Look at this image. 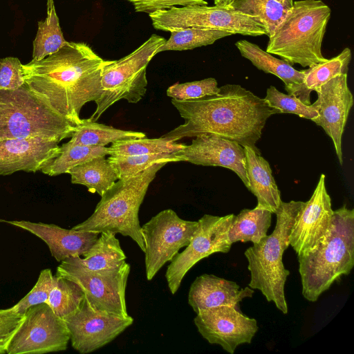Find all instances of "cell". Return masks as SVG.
I'll use <instances>...</instances> for the list:
<instances>
[{"label":"cell","mask_w":354,"mask_h":354,"mask_svg":"<svg viewBox=\"0 0 354 354\" xmlns=\"http://www.w3.org/2000/svg\"><path fill=\"white\" fill-rule=\"evenodd\" d=\"M185 122L161 137L177 142L183 138L212 134L259 151L267 120L276 111L263 98L238 84H225L216 94L189 100H171Z\"/></svg>","instance_id":"obj_1"},{"label":"cell","mask_w":354,"mask_h":354,"mask_svg":"<svg viewBox=\"0 0 354 354\" xmlns=\"http://www.w3.org/2000/svg\"><path fill=\"white\" fill-rule=\"evenodd\" d=\"M102 59L86 43L68 41L41 60L23 64L25 82L74 126L80 124L82 106L102 92Z\"/></svg>","instance_id":"obj_2"},{"label":"cell","mask_w":354,"mask_h":354,"mask_svg":"<svg viewBox=\"0 0 354 354\" xmlns=\"http://www.w3.org/2000/svg\"><path fill=\"white\" fill-rule=\"evenodd\" d=\"M302 295L309 301L319 296L354 266V210L333 211L329 230L313 248L298 255Z\"/></svg>","instance_id":"obj_3"},{"label":"cell","mask_w":354,"mask_h":354,"mask_svg":"<svg viewBox=\"0 0 354 354\" xmlns=\"http://www.w3.org/2000/svg\"><path fill=\"white\" fill-rule=\"evenodd\" d=\"M330 14V8L321 0L294 1L269 37L266 50L302 67L326 61L322 46Z\"/></svg>","instance_id":"obj_4"},{"label":"cell","mask_w":354,"mask_h":354,"mask_svg":"<svg viewBox=\"0 0 354 354\" xmlns=\"http://www.w3.org/2000/svg\"><path fill=\"white\" fill-rule=\"evenodd\" d=\"M304 202L281 201L275 213L274 231L244 252L250 272L249 287L261 291L268 301L273 302L283 314L288 313L284 286L289 270L283 263V252L290 245V234L295 218Z\"/></svg>","instance_id":"obj_5"},{"label":"cell","mask_w":354,"mask_h":354,"mask_svg":"<svg viewBox=\"0 0 354 354\" xmlns=\"http://www.w3.org/2000/svg\"><path fill=\"white\" fill-rule=\"evenodd\" d=\"M165 165L154 164L134 176L118 179L101 196L93 213L72 229L98 233L109 231L129 236L144 252L138 212L149 185Z\"/></svg>","instance_id":"obj_6"},{"label":"cell","mask_w":354,"mask_h":354,"mask_svg":"<svg viewBox=\"0 0 354 354\" xmlns=\"http://www.w3.org/2000/svg\"><path fill=\"white\" fill-rule=\"evenodd\" d=\"M75 128L26 82L16 89H0V141L41 138L59 142Z\"/></svg>","instance_id":"obj_7"},{"label":"cell","mask_w":354,"mask_h":354,"mask_svg":"<svg viewBox=\"0 0 354 354\" xmlns=\"http://www.w3.org/2000/svg\"><path fill=\"white\" fill-rule=\"evenodd\" d=\"M166 39L153 34L131 53L106 64L102 74V92L95 101L96 109L89 120L96 122L111 105L120 100L138 103L147 91V67Z\"/></svg>","instance_id":"obj_8"},{"label":"cell","mask_w":354,"mask_h":354,"mask_svg":"<svg viewBox=\"0 0 354 354\" xmlns=\"http://www.w3.org/2000/svg\"><path fill=\"white\" fill-rule=\"evenodd\" d=\"M153 28L166 32L187 28L226 31L231 35H266L263 26L251 17L232 8L214 5L173 7L149 14Z\"/></svg>","instance_id":"obj_9"},{"label":"cell","mask_w":354,"mask_h":354,"mask_svg":"<svg viewBox=\"0 0 354 354\" xmlns=\"http://www.w3.org/2000/svg\"><path fill=\"white\" fill-rule=\"evenodd\" d=\"M130 270L131 266L126 261L113 268L88 270L76 257L62 261L57 268L55 275L77 283L93 308L119 316H128L126 288Z\"/></svg>","instance_id":"obj_10"},{"label":"cell","mask_w":354,"mask_h":354,"mask_svg":"<svg viewBox=\"0 0 354 354\" xmlns=\"http://www.w3.org/2000/svg\"><path fill=\"white\" fill-rule=\"evenodd\" d=\"M197 221L180 218L171 209H164L141 226L145 243V274L151 280L165 264L190 242Z\"/></svg>","instance_id":"obj_11"},{"label":"cell","mask_w":354,"mask_h":354,"mask_svg":"<svg viewBox=\"0 0 354 354\" xmlns=\"http://www.w3.org/2000/svg\"><path fill=\"white\" fill-rule=\"evenodd\" d=\"M234 216L205 214L198 221V228L189 243L167 266L165 278L172 295L178 291L183 278L198 261L214 253L230 251L232 244L228 238V230Z\"/></svg>","instance_id":"obj_12"},{"label":"cell","mask_w":354,"mask_h":354,"mask_svg":"<svg viewBox=\"0 0 354 354\" xmlns=\"http://www.w3.org/2000/svg\"><path fill=\"white\" fill-rule=\"evenodd\" d=\"M70 341L64 319L46 304L29 308L10 341L7 354H41L65 351Z\"/></svg>","instance_id":"obj_13"},{"label":"cell","mask_w":354,"mask_h":354,"mask_svg":"<svg viewBox=\"0 0 354 354\" xmlns=\"http://www.w3.org/2000/svg\"><path fill=\"white\" fill-rule=\"evenodd\" d=\"M63 319L72 347L82 354L108 344L133 322L130 315L119 316L93 308L86 298L79 309Z\"/></svg>","instance_id":"obj_14"},{"label":"cell","mask_w":354,"mask_h":354,"mask_svg":"<svg viewBox=\"0 0 354 354\" xmlns=\"http://www.w3.org/2000/svg\"><path fill=\"white\" fill-rule=\"evenodd\" d=\"M194 322L209 344H218L230 354L239 345L250 344L259 329L255 319L229 306L202 310L196 313Z\"/></svg>","instance_id":"obj_15"},{"label":"cell","mask_w":354,"mask_h":354,"mask_svg":"<svg viewBox=\"0 0 354 354\" xmlns=\"http://www.w3.org/2000/svg\"><path fill=\"white\" fill-rule=\"evenodd\" d=\"M347 80V74L340 75L315 89L317 99L311 104L318 113V117L313 121L332 140L340 165L343 164L342 138L353 105Z\"/></svg>","instance_id":"obj_16"},{"label":"cell","mask_w":354,"mask_h":354,"mask_svg":"<svg viewBox=\"0 0 354 354\" xmlns=\"http://www.w3.org/2000/svg\"><path fill=\"white\" fill-rule=\"evenodd\" d=\"M322 174L310 198L304 203L290 234V245L297 255L316 245L329 230L333 214L331 199Z\"/></svg>","instance_id":"obj_17"},{"label":"cell","mask_w":354,"mask_h":354,"mask_svg":"<svg viewBox=\"0 0 354 354\" xmlns=\"http://www.w3.org/2000/svg\"><path fill=\"white\" fill-rule=\"evenodd\" d=\"M174 154L180 162L229 169L240 178L246 187L248 186L245 149L236 142L212 134H201Z\"/></svg>","instance_id":"obj_18"},{"label":"cell","mask_w":354,"mask_h":354,"mask_svg":"<svg viewBox=\"0 0 354 354\" xmlns=\"http://www.w3.org/2000/svg\"><path fill=\"white\" fill-rule=\"evenodd\" d=\"M58 142L41 138L8 139L0 141V175L18 171L36 172L56 158Z\"/></svg>","instance_id":"obj_19"},{"label":"cell","mask_w":354,"mask_h":354,"mask_svg":"<svg viewBox=\"0 0 354 354\" xmlns=\"http://www.w3.org/2000/svg\"><path fill=\"white\" fill-rule=\"evenodd\" d=\"M35 234L48 245L51 255L58 262L69 257H83L100 233L67 230L55 224L27 221H2Z\"/></svg>","instance_id":"obj_20"},{"label":"cell","mask_w":354,"mask_h":354,"mask_svg":"<svg viewBox=\"0 0 354 354\" xmlns=\"http://www.w3.org/2000/svg\"><path fill=\"white\" fill-rule=\"evenodd\" d=\"M254 292L250 287L241 288L234 281L203 274L197 277L191 284L188 303L196 313L221 306L240 310L239 303L246 297H252Z\"/></svg>","instance_id":"obj_21"},{"label":"cell","mask_w":354,"mask_h":354,"mask_svg":"<svg viewBox=\"0 0 354 354\" xmlns=\"http://www.w3.org/2000/svg\"><path fill=\"white\" fill-rule=\"evenodd\" d=\"M242 57L250 60L258 69L279 77L285 84L289 95L299 98L307 105L310 104V92L303 84L304 71H298L283 59H277L256 44L247 40L235 43Z\"/></svg>","instance_id":"obj_22"},{"label":"cell","mask_w":354,"mask_h":354,"mask_svg":"<svg viewBox=\"0 0 354 354\" xmlns=\"http://www.w3.org/2000/svg\"><path fill=\"white\" fill-rule=\"evenodd\" d=\"M248 189L257 197V207L275 213L281 201L280 191L268 162L259 151L245 146Z\"/></svg>","instance_id":"obj_23"},{"label":"cell","mask_w":354,"mask_h":354,"mask_svg":"<svg viewBox=\"0 0 354 354\" xmlns=\"http://www.w3.org/2000/svg\"><path fill=\"white\" fill-rule=\"evenodd\" d=\"M71 183L87 187L91 193L102 196L118 180L113 166L105 156H99L71 168Z\"/></svg>","instance_id":"obj_24"},{"label":"cell","mask_w":354,"mask_h":354,"mask_svg":"<svg viewBox=\"0 0 354 354\" xmlns=\"http://www.w3.org/2000/svg\"><path fill=\"white\" fill-rule=\"evenodd\" d=\"M272 213L258 207L254 209H243L234 216L228 230L230 243L251 241L257 243L263 237L270 227Z\"/></svg>","instance_id":"obj_25"},{"label":"cell","mask_w":354,"mask_h":354,"mask_svg":"<svg viewBox=\"0 0 354 354\" xmlns=\"http://www.w3.org/2000/svg\"><path fill=\"white\" fill-rule=\"evenodd\" d=\"M77 259L86 268L100 270L118 267L125 261L127 256L115 234L106 231L100 234L82 258L77 257Z\"/></svg>","instance_id":"obj_26"},{"label":"cell","mask_w":354,"mask_h":354,"mask_svg":"<svg viewBox=\"0 0 354 354\" xmlns=\"http://www.w3.org/2000/svg\"><path fill=\"white\" fill-rule=\"evenodd\" d=\"M142 132L122 130L97 123L89 119H82L75 126L71 136V142L86 146L105 147L116 141L145 138Z\"/></svg>","instance_id":"obj_27"},{"label":"cell","mask_w":354,"mask_h":354,"mask_svg":"<svg viewBox=\"0 0 354 354\" xmlns=\"http://www.w3.org/2000/svg\"><path fill=\"white\" fill-rule=\"evenodd\" d=\"M109 153L106 147L86 146L68 141L60 147L59 154L44 165L41 171L50 176L68 174L73 167Z\"/></svg>","instance_id":"obj_28"},{"label":"cell","mask_w":354,"mask_h":354,"mask_svg":"<svg viewBox=\"0 0 354 354\" xmlns=\"http://www.w3.org/2000/svg\"><path fill=\"white\" fill-rule=\"evenodd\" d=\"M64 37L53 1L48 4L47 17L38 22L32 42V59L39 61L57 52L67 44Z\"/></svg>","instance_id":"obj_29"},{"label":"cell","mask_w":354,"mask_h":354,"mask_svg":"<svg viewBox=\"0 0 354 354\" xmlns=\"http://www.w3.org/2000/svg\"><path fill=\"white\" fill-rule=\"evenodd\" d=\"M84 299V292L77 283L53 275L46 304L57 316L63 319L71 315L79 309Z\"/></svg>","instance_id":"obj_30"},{"label":"cell","mask_w":354,"mask_h":354,"mask_svg":"<svg viewBox=\"0 0 354 354\" xmlns=\"http://www.w3.org/2000/svg\"><path fill=\"white\" fill-rule=\"evenodd\" d=\"M261 24L270 37L288 12L276 0H234L229 6Z\"/></svg>","instance_id":"obj_31"},{"label":"cell","mask_w":354,"mask_h":354,"mask_svg":"<svg viewBox=\"0 0 354 354\" xmlns=\"http://www.w3.org/2000/svg\"><path fill=\"white\" fill-rule=\"evenodd\" d=\"M183 143L160 138H134L114 142L109 147V156H137L150 153H174L181 150Z\"/></svg>","instance_id":"obj_32"},{"label":"cell","mask_w":354,"mask_h":354,"mask_svg":"<svg viewBox=\"0 0 354 354\" xmlns=\"http://www.w3.org/2000/svg\"><path fill=\"white\" fill-rule=\"evenodd\" d=\"M351 60V51L346 48L337 56L304 70V87L311 93L330 79L347 74Z\"/></svg>","instance_id":"obj_33"},{"label":"cell","mask_w":354,"mask_h":354,"mask_svg":"<svg viewBox=\"0 0 354 354\" xmlns=\"http://www.w3.org/2000/svg\"><path fill=\"white\" fill-rule=\"evenodd\" d=\"M232 35L223 30L187 28L171 32V36L160 46L157 53L166 50H187L214 44L216 41Z\"/></svg>","instance_id":"obj_34"},{"label":"cell","mask_w":354,"mask_h":354,"mask_svg":"<svg viewBox=\"0 0 354 354\" xmlns=\"http://www.w3.org/2000/svg\"><path fill=\"white\" fill-rule=\"evenodd\" d=\"M174 153L110 156L107 159L115 169L118 179H122L134 176L154 164L180 162Z\"/></svg>","instance_id":"obj_35"},{"label":"cell","mask_w":354,"mask_h":354,"mask_svg":"<svg viewBox=\"0 0 354 354\" xmlns=\"http://www.w3.org/2000/svg\"><path fill=\"white\" fill-rule=\"evenodd\" d=\"M268 106L277 113H292L301 118L313 120L318 117L317 111L311 104L307 105L297 97L284 94L274 86H270L263 98Z\"/></svg>","instance_id":"obj_36"},{"label":"cell","mask_w":354,"mask_h":354,"mask_svg":"<svg viewBox=\"0 0 354 354\" xmlns=\"http://www.w3.org/2000/svg\"><path fill=\"white\" fill-rule=\"evenodd\" d=\"M218 90L216 79L209 77L183 84H174L167 88V95L172 99L184 101L214 95Z\"/></svg>","instance_id":"obj_37"},{"label":"cell","mask_w":354,"mask_h":354,"mask_svg":"<svg viewBox=\"0 0 354 354\" xmlns=\"http://www.w3.org/2000/svg\"><path fill=\"white\" fill-rule=\"evenodd\" d=\"M53 278L50 269L42 270L32 289L11 308L18 313L25 314L29 308L46 303L52 286Z\"/></svg>","instance_id":"obj_38"},{"label":"cell","mask_w":354,"mask_h":354,"mask_svg":"<svg viewBox=\"0 0 354 354\" xmlns=\"http://www.w3.org/2000/svg\"><path fill=\"white\" fill-rule=\"evenodd\" d=\"M22 65L17 57L0 59V89H16L25 84Z\"/></svg>","instance_id":"obj_39"},{"label":"cell","mask_w":354,"mask_h":354,"mask_svg":"<svg viewBox=\"0 0 354 354\" xmlns=\"http://www.w3.org/2000/svg\"><path fill=\"white\" fill-rule=\"evenodd\" d=\"M25 314H20L11 308L0 309V354L6 353L8 345L21 326Z\"/></svg>","instance_id":"obj_40"},{"label":"cell","mask_w":354,"mask_h":354,"mask_svg":"<svg viewBox=\"0 0 354 354\" xmlns=\"http://www.w3.org/2000/svg\"><path fill=\"white\" fill-rule=\"evenodd\" d=\"M133 4L135 11L151 14L159 10H168L178 6L207 5L205 0H127Z\"/></svg>","instance_id":"obj_41"},{"label":"cell","mask_w":354,"mask_h":354,"mask_svg":"<svg viewBox=\"0 0 354 354\" xmlns=\"http://www.w3.org/2000/svg\"><path fill=\"white\" fill-rule=\"evenodd\" d=\"M214 5L229 7L234 0H213Z\"/></svg>","instance_id":"obj_42"},{"label":"cell","mask_w":354,"mask_h":354,"mask_svg":"<svg viewBox=\"0 0 354 354\" xmlns=\"http://www.w3.org/2000/svg\"><path fill=\"white\" fill-rule=\"evenodd\" d=\"M279 3H280L281 5H283L284 7L290 9L292 8L294 0H276Z\"/></svg>","instance_id":"obj_43"}]
</instances>
